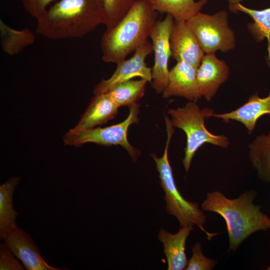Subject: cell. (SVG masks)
<instances>
[{
  "label": "cell",
  "instance_id": "1",
  "mask_svg": "<svg viewBox=\"0 0 270 270\" xmlns=\"http://www.w3.org/2000/svg\"><path fill=\"white\" fill-rule=\"evenodd\" d=\"M254 190L246 191L236 198H229L219 191L206 193L201 204L204 212H214L224 220L229 239V250L234 253L242 242L258 231L270 230V218L254 200Z\"/></svg>",
  "mask_w": 270,
  "mask_h": 270
},
{
  "label": "cell",
  "instance_id": "2",
  "mask_svg": "<svg viewBox=\"0 0 270 270\" xmlns=\"http://www.w3.org/2000/svg\"><path fill=\"white\" fill-rule=\"evenodd\" d=\"M106 22L102 0H60L37 20L36 32L54 40L81 38Z\"/></svg>",
  "mask_w": 270,
  "mask_h": 270
},
{
  "label": "cell",
  "instance_id": "3",
  "mask_svg": "<svg viewBox=\"0 0 270 270\" xmlns=\"http://www.w3.org/2000/svg\"><path fill=\"white\" fill-rule=\"evenodd\" d=\"M158 12L148 0H136L124 18L106 28L100 41L102 60L118 64L148 41Z\"/></svg>",
  "mask_w": 270,
  "mask_h": 270
},
{
  "label": "cell",
  "instance_id": "4",
  "mask_svg": "<svg viewBox=\"0 0 270 270\" xmlns=\"http://www.w3.org/2000/svg\"><path fill=\"white\" fill-rule=\"evenodd\" d=\"M165 120L167 140L163 155L160 158L156 154L151 155L156 162L160 184L165 194L164 198L166 202V212L177 218L180 227L196 225L206 234L208 240H210L218 234L210 233L204 229L206 217L204 211L200 208L198 203L186 200L176 184L168 158V146L174 130L168 116H165Z\"/></svg>",
  "mask_w": 270,
  "mask_h": 270
},
{
  "label": "cell",
  "instance_id": "5",
  "mask_svg": "<svg viewBox=\"0 0 270 270\" xmlns=\"http://www.w3.org/2000/svg\"><path fill=\"white\" fill-rule=\"evenodd\" d=\"M172 127L182 130L186 136V145L182 162L186 173L196 152L204 144H210L228 148L230 142L224 135H216L205 126V120L212 116L214 110L208 108H200L196 102L190 101L182 108L168 110Z\"/></svg>",
  "mask_w": 270,
  "mask_h": 270
},
{
  "label": "cell",
  "instance_id": "6",
  "mask_svg": "<svg viewBox=\"0 0 270 270\" xmlns=\"http://www.w3.org/2000/svg\"><path fill=\"white\" fill-rule=\"evenodd\" d=\"M186 22L204 54H215L218 50L224 52L235 48V34L229 27L226 10L212 15L200 12Z\"/></svg>",
  "mask_w": 270,
  "mask_h": 270
},
{
  "label": "cell",
  "instance_id": "7",
  "mask_svg": "<svg viewBox=\"0 0 270 270\" xmlns=\"http://www.w3.org/2000/svg\"><path fill=\"white\" fill-rule=\"evenodd\" d=\"M128 118L123 122L106 128H94L78 132L69 130L63 136L66 145L78 146L84 144L92 142L104 146L120 145L124 148L135 162L140 151L128 142L127 136L129 126L138 122L139 105L136 103L129 106Z\"/></svg>",
  "mask_w": 270,
  "mask_h": 270
},
{
  "label": "cell",
  "instance_id": "8",
  "mask_svg": "<svg viewBox=\"0 0 270 270\" xmlns=\"http://www.w3.org/2000/svg\"><path fill=\"white\" fill-rule=\"evenodd\" d=\"M174 19L170 14L162 20H157L150 38L154 52V64L152 68V88L158 94L162 93L168 83V60L172 56L170 34Z\"/></svg>",
  "mask_w": 270,
  "mask_h": 270
},
{
  "label": "cell",
  "instance_id": "9",
  "mask_svg": "<svg viewBox=\"0 0 270 270\" xmlns=\"http://www.w3.org/2000/svg\"><path fill=\"white\" fill-rule=\"evenodd\" d=\"M153 52L152 43L148 41L138 47L130 58L116 64V70L109 78L102 80L95 86L94 95L106 93L118 84L136 76L151 82L152 68L146 66L145 60Z\"/></svg>",
  "mask_w": 270,
  "mask_h": 270
},
{
  "label": "cell",
  "instance_id": "10",
  "mask_svg": "<svg viewBox=\"0 0 270 270\" xmlns=\"http://www.w3.org/2000/svg\"><path fill=\"white\" fill-rule=\"evenodd\" d=\"M13 254L28 270H62L49 265L42 258L31 236L18 226L3 240Z\"/></svg>",
  "mask_w": 270,
  "mask_h": 270
},
{
  "label": "cell",
  "instance_id": "11",
  "mask_svg": "<svg viewBox=\"0 0 270 270\" xmlns=\"http://www.w3.org/2000/svg\"><path fill=\"white\" fill-rule=\"evenodd\" d=\"M170 41L174 60L186 62L198 68L204 52L186 22L174 20Z\"/></svg>",
  "mask_w": 270,
  "mask_h": 270
},
{
  "label": "cell",
  "instance_id": "12",
  "mask_svg": "<svg viewBox=\"0 0 270 270\" xmlns=\"http://www.w3.org/2000/svg\"><path fill=\"white\" fill-rule=\"evenodd\" d=\"M229 68L215 54H206L196 70V80L200 92L206 100L210 102L222 84L228 79Z\"/></svg>",
  "mask_w": 270,
  "mask_h": 270
},
{
  "label": "cell",
  "instance_id": "13",
  "mask_svg": "<svg viewBox=\"0 0 270 270\" xmlns=\"http://www.w3.org/2000/svg\"><path fill=\"white\" fill-rule=\"evenodd\" d=\"M196 70L186 62H177L170 70L168 83L162 97L181 96L197 102L202 96L196 83Z\"/></svg>",
  "mask_w": 270,
  "mask_h": 270
},
{
  "label": "cell",
  "instance_id": "14",
  "mask_svg": "<svg viewBox=\"0 0 270 270\" xmlns=\"http://www.w3.org/2000/svg\"><path fill=\"white\" fill-rule=\"evenodd\" d=\"M266 114L270 116V91L268 95L263 98L257 94H252L247 102L236 110L224 114H214L212 116L220 118L226 123L230 120L238 122L245 126L250 134L254 131L257 120Z\"/></svg>",
  "mask_w": 270,
  "mask_h": 270
},
{
  "label": "cell",
  "instance_id": "15",
  "mask_svg": "<svg viewBox=\"0 0 270 270\" xmlns=\"http://www.w3.org/2000/svg\"><path fill=\"white\" fill-rule=\"evenodd\" d=\"M119 108L107 93L94 95L78 124L70 130L78 132L105 124L116 116Z\"/></svg>",
  "mask_w": 270,
  "mask_h": 270
},
{
  "label": "cell",
  "instance_id": "16",
  "mask_svg": "<svg viewBox=\"0 0 270 270\" xmlns=\"http://www.w3.org/2000/svg\"><path fill=\"white\" fill-rule=\"evenodd\" d=\"M194 229L193 226L180 227L176 234H172L162 228L158 238L164 246L168 261V270H185L188 260L185 252L186 238Z\"/></svg>",
  "mask_w": 270,
  "mask_h": 270
},
{
  "label": "cell",
  "instance_id": "17",
  "mask_svg": "<svg viewBox=\"0 0 270 270\" xmlns=\"http://www.w3.org/2000/svg\"><path fill=\"white\" fill-rule=\"evenodd\" d=\"M20 178L12 176L0 186V238L4 240L17 225L18 213L13 208V194Z\"/></svg>",
  "mask_w": 270,
  "mask_h": 270
},
{
  "label": "cell",
  "instance_id": "18",
  "mask_svg": "<svg viewBox=\"0 0 270 270\" xmlns=\"http://www.w3.org/2000/svg\"><path fill=\"white\" fill-rule=\"evenodd\" d=\"M248 158L260 180L270 184V130L257 136L248 146Z\"/></svg>",
  "mask_w": 270,
  "mask_h": 270
},
{
  "label": "cell",
  "instance_id": "19",
  "mask_svg": "<svg viewBox=\"0 0 270 270\" xmlns=\"http://www.w3.org/2000/svg\"><path fill=\"white\" fill-rule=\"evenodd\" d=\"M160 14H170L175 21L186 22L200 12L207 0H148Z\"/></svg>",
  "mask_w": 270,
  "mask_h": 270
},
{
  "label": "cell",
  "instance_id": "20",
  "mask_svg": "<svg viewBox=\"0 0 270 270\" xmlns=\"http://www.w3.org/2000/svg\"><path fill=\"white\" fill-rule=\"evenodd\" d=\"M0 45L4 52L14 56L26 47L34 43L36 36L26 26L22 30L14 29L0 20Z\"/></svg>",
  "mask_w": 270,
  "mask_h": 270
},
{
  "label": "cell",
  "instance_id": "21",
  "mask_svg": "<svg viewBox=\"0 0 270 270\" xmlns=\"http://www.w3.org/2000/svg\"><path fill=\"white\" fill-rule=\"evenodd\" d=\"M230 11L234 13L242 12L250 16L254 22L248 24V29L254 39L261 42L266 38L268 40V58L270 61V8L262 10H256L246 8L240 3L228 6Z\"/></svg>",
  "mask_w": 270,
  "mask_h": 270
},
{
  "label": "cell",
  "instance_id": "22",
  "mask_svg": "<svg viewBox=\"0 0 270 270\" xmlns=\"http://www.w3.org/2000/svg\"><path fill=\"white\" fill-rule=\"evenodd\" d=\"M148 81L141 78L122 82L106 92L119 107L136 103L144 94Z\"/></svg>",
  "mask_w": 270,
  "mask_h": 270
},
{
  "label": "cell",
  "instance_id": "23",
  "mask_svg": "<svg viewBox=\"0 0 270 270\" xmlns=\"http://www.w3.org/2000/svg\"><path fill=\"white\" fill-rule=\"evenodd\" d=\"M136 0H102L106 28L115 26L127 14Z\"/></svg>",
  "mask_w": 270,
  "mask_h": 270
},
{
  "label": "cell",
  "instance_id": "24",
  "mask_svg": "<svg viewBox=\"0 0 270 270\" xmlns=\"http://www.w3.org/2000/svg\"><path fill=\"white\" fill-rule=\"evenodd\" d=\"M214 258H206L202 250V244L197 242L192 248V256L188 260L186 270H212L216 264Z\"/></svg>",
  "mask_w": 270,
  "mask_h": 270
},
{
  "label": "cell",
  "instance_id": "25",
  "mask_svg": "<svg viewBox=\"0 0 270 270\" xmlns=\"http://www.w3.org/2000/svg\"><path fill=\"white\" fill-rule=\"evenodd\" d=\"M5 243L0 244V270H24V266L18 261Z\"/></svg>",
  "mask_w": 270,
  "mask_h": 270
},
{
  "label": "cell",
  "instance_id": "26",
  "mask_svg": "<svg viewBox=\"0 0 270 270\" xmlns=\"http://www.w3.org/2000/svg\"><path fill=\"white\" fill-rule=\"evenodd\" d=\"M26 12L36 20L47 10L48 6L54 0H20Z\"/></svg>",
  "mask_w": 270,
  "mask_h": 270
},
{
  "label": "cell",
  "instance_id": "27",
  "mask_svg": "<svg viewBox=\"0 0 270 270\" xmlns=\"http://www.w3.org/2000/svg\"><path fill=\"white\" fill-rule=\"evenodd\" d=\"M229 2V6H231L236 4L238 3H240V2L244 0H228Z\"/></svg>",
  "mask_w": 270,
  "mask_h": 270
}]
</instances>
